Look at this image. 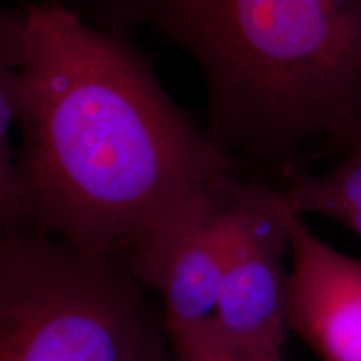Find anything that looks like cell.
I'll return each instance as SVG.
<instances>
[{
	"mask_svg": "<svg viewBox=\"0 0 361 361\" xmlns=\"http://www.w3.org/2000/svg\"><path fill=\"white\" fill-rule=\"evenodd\" d=\"M25 11L24 228L116 258L169 207L238 176L124 32L64 0Z\"/></svg>",
	"mask_w": 361,
	"mask_h": 361,
	"instance_id": "1",
	"label": "cell"
},
{
	"mask_svg": "<svg viewBox=\"0 0 361 361\" xmlns=\"http://www.w3.org/2000/svg\"><path fill=\"white\" fill-rule=\"evenodd\" d=\"M75 11L179 45L204 80L207 134L238 171L288 183L305 162L350 151L361 126V0H80Z\"/></svg>",
	"mask_w": 361,
	"mask_h": 361,
	"instance_id": "2",
	"label": "cell"
},
{
	"mask_svg": "<svg viewBox=\"0 0 361 361\" xmlns=\"http://www.w3.org/2000/svg\"><path fill=\"white\" fill-rule=\"evenodd\" d=\"M162 313L114 256L20 228L0 233V361H142Z\"/></svg>",
	"mask_w": 361,
	"mask_h": 361,
	"instance_id": "3",
	"label": "cell"
},
{
	"mask_svg": "<svg viewBox=\"0 0 361 361\" xmlns=\"http://www.w3.org/2000/svg\"><path fill=\"white\" fill-rule=\"evenodd\" d=\"M231 238L213 319L223 336L256 348L283 350L288 333L293 207L266 180L228 184Z\"/></svg>",
	"mask_w": 361,
	"mask_h": 361,
	"instance_id": "4",
	"label": "cell"
},
{
	"mask_svg": "<svg viewBox=\"0 0 361 361\" xmlns=\"http://www.w3.org/2000/svg\"><path fill=\"white\" fill-rule=\"evenodd\" d=\"M231 179L169 207L116 256L135 281L159 296L166 335L214 316L231 238Z\"/></svg>",
	"mask_w": 361,
	"mask_h": 361,
	"instance_id": "5",
	"label": "cell"
},
{
	"mask_svg": "<svg viewBox=\"0 0 361 361\" xmlns=\"http://www.w3.org/2000/svg\"><path fill=\"white\" fill-rule=\"evenodd\" d=\"M290 234V333L323 361H361V259L324 243L295 211Z\"/></svg>",
	"mask_w": 361,
	"mask_h": 361,
	"instance_id": "6",
	"label": "cell"
},
{
	"mask_svg": "<svg viewBox=\"0 0 361 361\" xmlns=\"http://www.w3.org/2000/svg\"><path fill=\"white\" fill-rule=\"evenodd\" d=\"M27 61L25 7L0 8V233L24 228L17 161L11 129L19 121L22 72Z\"/></svg>",
	"mask_w": 361,
	"mask_h": 361,
	"instance_id": "7",
	"label": "cell"
},
{
	"mask_svg": "<svg viewBox=\"0 0 361 361\" xmlns=\"http://www.w3.org/2000/svg\"><path fill=\"white\" fill-rule=\"evenodd\" d=\"M293 211L316 214L361 233V147L351 149L333 169L301 171L283 186Z\"/></svg>",
	"mask_w": 361,
	"mask_h": 361,
	"instance_id": "8",
	"label": "cell"
},
{
	"mask_svg": "<svg viewBox=\"0 0 361 361\" xmlns=\"http://www.w3.org/2000/svg\"><path fill=\"white\" fill-rule=\"evenodd\" d=\"M174 361H284L283 350L234 343L219 333L213 319L168 333Z\"/></svg>",
	"mask_w": 361,
	"mask_h": 361,
	"instance_id": "9",
	"label": "cell"
},
{
	"mask_svg": "<svg viewBox=\"0 0 361 361\" xmlns=\"http://www.w3.org/2000/svg\"><path fill=\"white\" fill-rule=\"evenodd\" d=\"M142 361H173V360H171V356H169V350H162V351H159V353L149 356V358L142 360Z\"/></svg>",
	"mask_w": 361,
	"mask_h": 361,
	"instance_id": "10",
	"label": "cell"
},
{
	"mask_svg": "<svg viewBox=\"0 0 361 361\" xmlns=\"http://www.w3.org/2000/svg\"><path fill=\"white\" fill-rule=\"evenodd\" d=\"M356 147H361V126L358 128V130H356V134H355V137H353V142H351L350 151H351V149H356Z\"/></svg>",
	"mask_w": 361,
	"mask_h": 361,
	"instance_id": "11",
	"label": "cell"
}]
</instances>
